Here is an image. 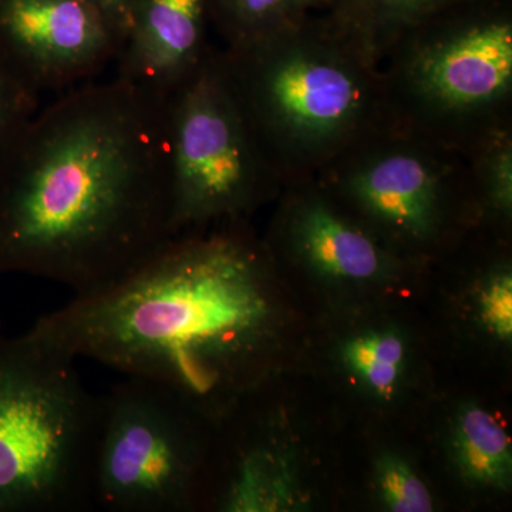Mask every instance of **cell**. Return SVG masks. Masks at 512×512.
Wrapping results in <instances>:
<instances>
[{"instance_id":"obj_1","label":"cell","mask_w":512,"mask_h":512,"mask_svg":"<svg viewBox=\"0 0 512 512\" xmlns=\"http://www.w3.org/2000/svg\"><path fill=\"white\" fill-rule=\"evenodd\" d=\"M167 114L120 76L37 110L0 157V275L87 295L175 238Z\"/></svg>"},{"instance_id":"obj_2","label":"cell","mask_w":512,"mask_h":512,"mask_svg":"<svg viewBox=\"0 0 512 512\" xmlns=\"http://www.w3.org/2000/svg\"><path fill=\"white\" fill-rule=\"evenodd\" d=\"M274 262L244 222L171 239L119 281L37 320L30 335L157 384L212 421L261 376L279 306Z\"/></svg>"},{"instance_id":"obj_3","label":"cell","mask_w":512,"mask_h":512,"mask_svg":"<svg viewBox=\"0 0 512 512\" xmlns=\"http://www.w3.org/2000/svg\"><path fill=\"white\" fill-rule=\"evenodd\" d=\"M220 59L284 187L393 121L380 64L326 13L225 46Z\"/></svg>"},{"instance_id":"obj_4","label":"cell","mask_w":512,"mask_h":512,"mask_svg":"<svg viewBox=\"0 0 512 512\" xmlns=\"http://www.w3.org/2000/svg\"><path fill=\"white\" fill-rule=\"evenodd\" d=\"M380 70L393 121L467 154L512 127L511 0H470L424 20Z\"/></svg>"},{"instance_id":"obj_5","label":"cell","mask_w":512,"mask_h":512,"mask_svg":"<svg viewBox=\"0 0 512 512\" xmlns=\"http://www.w3.org/2000/svg\"><path fill=\"white\" fill-rule=\"evenodd\" d=\"M74 363L29 332L0 336V512L94 508L100 396Z\"/></svg>"},{"instance_id":"obj_6","label":"cell","mask_w":512,"mask_h":512,"mask_svg":"<svg viewBox=\"0 0 512 512\" xmlns=\"http://www.w3.org/2000/svg\"><path fill=\"white\" fill-rule=\"evenodd\" d=\"M313 178L392 254V247H431L458 208L477 210L467 154L396 121L356 141Z\"/></svg>"},{"instance_id":"obj_7","label":"cell","mask_w":512,"mask_h":512,"mask_svg":"<svg viewBox=\"0 0 512 512\" xmlns=\"http://www.w3.org/2000/svg\"><path fill=\"white\" fill-rule=\"evenodd\" d=\"M168 165L175 237L242 221L281 188L212 49L168 97Z\"/></svg>"},{"instance_id":"obj_8","label":"cell","mask_w":512,"mask_h":512,"mask_svg":"<svg viewBox=\"0 0 512 512\" xmlns=\"http://www.w3.org/2000/svg\"><path fill=\"white\" fill-rule=\"evenodd\" d=\"M205 414L157 384L126 377L100 396L93 507L180 512L207 500ZM212 421V420H211Z\"/></svg>"},{"instance_id":"obj_9","label":"cell","mask_w":512,"mask_h":512,"mask_svg":"<svg viewBox=\"0 0 512 512\" xmlns=\"http://www.w3.org/2000/svg\"><path fill=\"white\" fill-rule=\"evenodd\" d=\"M120 47L84 0H0V70L36 96L89 82Z\"/></svg>"},{"instance_id":"obj_10","label":"cell","mask_w":512,"mask_h":512,"mask_svg":"<svg viewBox=\"0 0 512 512\" xmlns=\"http://www.w3.org/2000/svg\"><path fill=\"white\" fill-rule=\"evenodd\" d=\"M289 194L276 225V245L313 274L339 282L386 275L396 255L342 210L315 178L286 185Z\"/></svg>"},{"instance_id":"obj_11","label":"cell","mask_w":512,"mask_h":512,"mask_svg":"<svg viewBox=\"0 0 512 512\" xmlns=\"http://www.w3.org/2000/svg\"><path fill=\"white\" fill-rule=\"evenodd\" d=\"M210 22V0H137L117 55V76L170 97L214 49Z\"/></svg>"},{"instance_id":"obj_12","label":"cell","mask_w":512,"mask_h":512,"mask_svg":"<svg viewBox=\"0 0 512 512\" xmlns=\"http://www.w3.org/2000/svg\"><path fill=\"white\" fill-rule=\"evenodd\" d=\"M454 448L458 466L471 483L507 490L511 484V440L493 414L477 406L458 417Z\"/></svg>"},{"instance_id":"obj_13","label":"cell","mask_w":512,"mask_h":512,"mask_svg":"<svg viewBox=\"0 0 512 512\" xmlns=\"http://www.w3.org/2000/svg\"><path fill=\"white\" fill-rule=\"evenodd\" d=\"M470 0H362L349 32L380 64L390 46L407 30Z\"/></svg>"},{"instance_id":"obj_14","label":"cell","mask_w":512,"mask_h":512,"mask_svg":"<svg viewBox=\"0 0 512 512\" xmlns=\"http://www.w3.org/2000/svg\"><path fill=\"white\" fill-rule=\"evenodd\" d=\"M478 211L494 218L512 217V127L495 131L467 153Z\"/></svg>"},{"instance_id":"obj_15","label":"cell","mask_w":512,"mask_h":512,"mask_svg":"<svg viewBox=\"0 0 512 512\" xmlns=\"http://www.w3.org/2000/svg\"><path fill=\"white\" fill-rule=\"evenodd\" d=\"M403 340L392 332H372L350 340L343 359L352 372L377 396L389 397L402 375Z\"/></svg>"},{"instance_id":"obj_16","label":"cell","mask_w":512,"mask_h":512,"mask_svg":"<svg viewBox=\"0 0 512 512\" xmlns=\"http://www.w3.org/2000/svg\"><path fill=\"white\" fill-rule=\"evenodd\" d=\"M210 12L225 46L259 39L293 23L282 0H210Z\"/></svg>"},{"instance_id":"obj_17","label":"cell","mask_w":512,"mask_h":512,"mask_svg":"<svg viewBox=\"0 0 512 512\" xmlns=\"http://www.w3.org/2000/svg\"><path fill=\"white\" fill-rule=\"evenodd\" d=\"M383 503L394 512H431L433 498L413 468L397 456H384L377 466Z\"/></svg>"},{"instance_id":"obj_18","label":"cell","mask_w":512,"mask_h":512,"mask_svg":"<svg viewBox=\"0 0 512 512\" xmlns=\"http://www.w3.org/2000/svg\"><path fill=\"white\" fill-rule=\"evenodd\" d=\"M39 110V96L0 70V157Z\"/></svg>"},{"instance_id":"obj_19","label":"cell","mask_w":512,"mask_h":512,"mask_svg":"<svg viewBox=\"0 0 512 512\" xmlns=\"http://www.w3.org/2000/svg\"><path fill=\"white\" fill-rule=\"evenodd\" d=\"M481 315L487 328L503 340L512 336V278L501 271L485 286L481 296Z\"/></svg>"},{"instance_id":"obj_20","label":"cell","mask_w":512,"mask_h":512,"mask_svg":"<svg viewBox=\"0 0 512 512\" xmlns=\"http://www.w3.org/2000/svg\"><path fill=\"white\" fill-rule=\"evenodd\" d=\"M84 2L99 13L101 19L116 33L123 45L124 37L133 20L137 0H84Z\"/></svg>"},{"instance_id":"obj_21","label":"cell","mask_w":512,"mask_h":512,"mask_svg":"<svg viewBox=\"0 0 512 512\" xmlns=\"http://www.w3.org/2000/svg\"><path fill=\"white\" fill-rule=\"evenodd\" d=\"M332 0H282L286 15L291 22H301L313 15H322L330 10Z\"/></svg>"},{"instance_id":"obj_22","label":"cell","mask_w":512,"mask_h":512,"mask_svg":"<svg viewBox=\"0 0 512 512\" xmlns=\"http://www.w3.org/2000/svg\"><path fill=\"white\" fill-rule=\"evenodd\" d=\"M362 0H332L326 15L335 20L343 29L349 30Z\"/></svg>"},{"instance_id":"obj_23","label":"cell","mask_w":512,"mask_h":512,"mask_svg":"<svg viewBox=\"0 0 512 512\" xmlns=\"http://www.w3.org/2000/svg\"><path fill=\"white\" fill-rule=\"evenodd\" d=\"M0 336H2V332H0Z\"/></svg>"}]
</instances>
